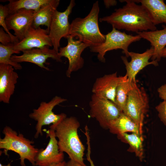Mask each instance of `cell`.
<instances>
[{"mask_svg":"<svg viewBox=\"0 0 166 166\" xmlns=\"http://www.w3.org/2000/svg\"><path fill=\"white\" fill-rule=\"evenodd\" d=\"M119 135L128 142L134 150L136 155L141 160L143 157V139L141 134L133 132L131 134L122 133Z\"/></svg>","mask_w":166,"mask_h":166,"instance_id":"cell-25","label":"cell"},{"mask_svg":"<svg viewBox=\"0 0 166 166\" xmlns=\"http://www.w3.org/2000/svg\"><path fill=\"white\" fill-rule=\"evenodd\" d=\"M119 1L126 4L122 7L115 9L110 15L100 18V22H106L116 29L136 33L156 30V27L142 6L136 4L134 0Z\"/></svg>","mask_w":166,"mask_h":166,"instance_id":"cell-1","label":"cell"},{"mask_svg":"<svg viewBox=\"0 0 166 166\" xmlns=\"http://www.w3.org/2000/svg\"><path fill=\"white\" fill-rule=\"evenodd\" d=\"M49 46H46L40 48H34L22 51L21 55H12L11 60L16 63L27 62L34 64L41 68L46 70L50 69L45 66L46 61L49 58H51L57 62H61V58L53 49H50Z\"/></svg>","mask_w":166,"mask_h":166,"instance_id":"cell-11","label":"cell"},{"mask_svg":"<svg viewBox=\"0 0 166 166\" xmlns=\"http://www.w3.org/2000/svg\"><path fill=\"white\" fill-rule=\"evenodd\" d=\"M161 57L166 58V47L164 48L162 52Z\"/></svg>","mask_w":166,"mask_h":166,"instance_id":"cell-33","label":"cell"},{"mask_svg":"<svg viewBox=\"0 0 166 166\" xmlns=\"http://www.w3.org/2000/svg\"><path fill=\"white\" fill-rule=\"evenodd\" d=\"M51 0H9L7 5L9 14L19 10L25 9L38 11L43 6L49 2Z\"/></svg>","mask_w":166,"mask_h":166,"instance_id":"cell-23","label":"cell"},{"mask_svg":"<svg viewBox=\"0 0 166 166\" xmlns=\"http://www.w3.org/2000/svg\"><path fill=\"white\" fill-rule=\"evenodd\" d=\"M60 2L59 0H51L49 2L42 6L38 11L35 12L32 26L36 28L41 25H45L49 31L53 15Z\"/></svg>","mask_w":166,"mask_h":166,"instance_id":"cell-20","label":"cell"},{"mask_svg":"<svg viewBox=\"0 0 166 166\" xmlns=\"http://www.w3.org/2000/svg\"><path fill=\"white\" fill-rule=\"evenodd\" d=\"M147 12L153 24H166V4L163 0H134Z\"/></svg>","mask_w":166,"mask_h":166,"instance_id":"cell-19","label":"cell"},{"mask_svg":"<svg viewBox=\"0 0 166 166\" xmlns=\"http://www.w3.org/2000/svg\"><path fill=\"white\" fill-rule=\"evenodd\" d=\"M67 39V45L60 48L58 53L61 58L63 57L68 59L69 66L66 74L67 77H70L73 72L77 71L83 67L84 62L81 54L89 46L78 40H74L70 36Z\"/></svg>","mask_w":166,"mask_h":166,"instance_id":"cell-10","label":"cell"},{"mask_svg":"<svg viewBox=\"0 0 166 166\" xmlns=\"http://www.w3.org/2000/svg\"><path fill=\"white\" fill-rule=\"evenodd\" d=\"M66 162L64 161L62 162L53 164L50 166H65Z\"/></svg>","mask_w":166,"mask_h":166,"instance_id":"cell-32","label":"cell"},{"mask_svg":"<svg viewBox=\"0 0 166 166\" xmlns=\"http://www.w3.org/2000/svg\"><path fill=\"white\" fill-rule=\"evenodd\" d=\"M14 69L10 65L0 64V101L5 103H9L18 78Z\"/></svg>","mask_w":166,"mask_h":166,"instance_id":"cell-17","label":"cell"},{"mask_svg":"<svg viewBox=\"0 0 166 166\" xmlns=\"http://www.w3.org/2000/svg\"><path fill=\"white\" fill-rule=\"evenodd\" d=\"M46 137L49 140L46 148L39 149L35 158V166H50L64 161V152H60L54 129L46 132Z\"/></svg>","mask_w":166,"mask_h":166,"instance_id":"cell-12","label":"cell"},{"mask_svg":"<svg viewBox=\"0 0 166 166\" xmlns=\"http://www.w3.org/2000/svg\"><path fill=\"white\" fill-rule=\"evenodd\" d=\"M161 121L166 125V101H163L156 107Z\"/></svg>","mask_w":166,"mask_h":166,"instance_id":"cell-27","label":"cell"},{"mask_svg":"<svg viewBox=\"0 0 166 166\" xmlns=\"http://www.w3.org/2000/svg\"><path fill=\"white\" fill-rule=\"evenodd\" d=\"M89 115L104 129L109 128L110 123L122 112L113 102L93 94L89 103Z\"/></svg>","mask_w":166,"mask_h":166,"instance_id":"cell-8","label":"cell"},{"mask_svg":"<svg viewBox=\"0 0 166 166\" xmlns=\"http://www.w3.org/2000/svg\"><path fill=\"white\" fill-rule=\"evenodd\" d=\"M105 35V39L103 43L97 46L89 47L91 52L98 53L97 59L104 63L105 61V56L106 52L114 49H122L125 56L128 57L129 45L141 38L138 34L135 36L128 34L113 27L110 32Z\"/></svg>","mask_w":166,"mask_h":166,"instance_id":"cell-5","label":"cell"},{"mask_svg":"<svg viewBox=\"0 0 166 166\" xmlns=\"http://www.w3.org/2000/svg\"><path fill=\"white\" fill-rule=\"evenodd\" d=\"M14 45L13 43H10L7 45H3L0 44V64L10 65L15 69L20 70L22 68L21 64L11 60L13 54H18L20 53V51L14 50Z\"/></svg>","mask_w":166,"mask_h":166,"instance_id":"cell-24","label":"cell"},{"mask_svg":"<svg viewBox=\"0 0 166 166\" xmlns=\"http://www.w3.org/2000/svg\"><path fill=\"white\" fill-rule=\"evenodd\" d=\"M136 82H130L127 75L121 76V78L116 91L115 104L123 112L125 106L128 94Z\"/></svg>","mask_w":166,"mask_h":166,"instance_id":"cell-22","label":"cell"},{"mask_svg":"<svg viewBox=\"0 0 166 166\" xmlns=\"http://www.w3.org/2000/svg\"><path fill=\"white\" fill-rule=\"evenodd\" d=\"M66 100L60 97L55 96L48 102H41L38 107L33 109V112L29 114V117L37 122L34 136L35 138H37L40 135H42L43 126L56 124L67 117L64 113L57 114L53 111L55 106Z\"/></svg>","mask_w":166,"mask_h":166,"instance_id":"cell-6","label":"cell"},{"mask_svg":"<svg viewBox=\"0 0 166 166\" xmlns=\"http://www.w3.org/2000/svg\"><path fill=\"white\" fill-rule=\"evenodd\" d=\"M65 166H83L78 163L70 160L67 162H66Z\"/></svg>","mask_w":166,"mask_h":166,"instance_id":"cell-31","label":"cell"},{"mask_svg":"<svg viewBox=\"0 0 166 166\" xmlns=\"http://www.w3.org/2000/svg\"><path fill=\"white\" fill-rule=\"evenodd\" d=\"M109 128L112 133L119 134L127 132L142 134V132L140 126L123 112L117 118L110 123Z\"/></svg>","mask_w":166,"mask_h":166,"instance_id":"cell-21","label":"cell"},{"mask_svg":"<svg viewBox=\"0 0 166 166\" xmlns=\"http://www.w3.org/2000/svg\"><path fill=\"white\" fill-rule=\"evenodd\" d=\"M35 11L33 10L21 9L9 14L6 18V23L8 30H13L14 35L19 41L24 38L27 31L32 26Z\"/></svg>","mask_w":166,"mask_h":166,"instance_id":"cell-14","label":"cell"},{"mask_svg":"<svg viewBox=\"0 0 166 166\" xmlns=\"http://www.w3.org/2000/svg\"><path fill=\"white\" fill-rule=\"evenodd\" d=\"M100 11L98 1L94 2L89 14L84 18H77L70 24L69 35L88 45L89 47L103 43L105 35L100 31L98 25Z\"/></svg>","mask_w":166,"mask_h":166,"instance_id":"cell-3","label":"cell"},{"mask_svg":"<svg viewBox=\"0 0 166 166\" xmlns=\"http://www.w3.org/2000/svg\"><path fill=\"white\" fill-rule=\"evenodd\" d=\"M104 4L106 8H109L112 6L116 5L117 2L114 0H104Z\"/></svg>","mask_w":166,"mask_h":166,"instance_id":"cell-30","label":"cell"},{"mask_svg":"<svg viewBox=\"0 0 166 166\" xmlns=\"http://www.w3.org/2000/svg\"><path fill=\"white\" fill-rule=\"evenodd\" d=\"M75 5V1L71 0L66 9L61 12L56 10L50 24L49 35L53 49L57 53L60 46V41L62 38H67L70 36V24L69 17Z\"/></svg>","mask_w":166,"mask_h":166,"instance_id":"cell-9","label":"cell"},{"mask_svg":"<svg viewBox=\"0 0 166 166\" xmlns=\"http://www.w3.org/2000/svg\"><path fill=\"white\" fill-rule=\"evenodd\" d=\"M153 52L154 49L152 46L142 53L129 52V56L131 58L129 62L126 56L121 57L125 66L126 70L125 75L130 82H136V77L137 74L146 66L150 65L155 66L158 65V62L156 61H149L153 55Z\"/></svg>","mask_w":166,"mask_h":166,"instance_id":"cell-13","label":"cell"},{"mask_svg":"<svg viewBox=\"0 0 166 166\" xmlns=\"http://www.w3.org/2000/svg\"><path fill=\"white\" fill-rule=\"evenodd\" d=\"M80 124L75 117H66L59 122L52 124L50 128L54 130L58 138L60 151L65 152L70 160L83 166H86L83 158L85 147L78 134Z\"/></svg>","mask_w":166,"mask_h":166,"instance_id":"cell-2","label":"cell"},{"mask_svg":"<svg viewBox=\"0 0 166 166\" xmlns=\"http://www.w3.org/2000/svg\"><path fill=\"white\" fill-rule=\"evenodd\" d=\"M47 29L39 27L34 28L31 26L22 40L14 45V49L18 51L40 48L46 46H52L51 41Z\"/></svg>","mask_w":166,"mask_h":166,"instance_id":"cell-15","label":"cell"},{"mask_svg":"<svg viewBox=\"0 0 166 166\" xmlns=\"http://www.w3.org/2000/svg\"><path fill=\"white\" fill-rule=\"evenodd\" d=\"M0 42L3 45H7L10 43L15 44V42L11 36L6 33L3 28H0Z\"/></svg>","mask_w":166,"mask_h":166,"instance_id":"cell-28","label":"cell"},{"mask_svg":"<svg viewBox=\"0 0 166 166\" xmlns=\"http://www.w3.org/2000/svg\"><path fill=\"white\" fill-rule=\"evenodd\" d=\"M9 14V10L7 5L3 6L0 5V25L2 26L6 33L9 34L14 41L15 44L18 42L19 41L15 35H13L8 29L6 23L5 19Z\"/></svg>","mask_w":166,"mask_h":166,"instance_id":"cell-26","label":"cell"},{"mask_svg":"<svg viewBox=\"0 0 166 166\" xmlns=\"http://www.w3.org/2000/svg\"><path fill=\"white\" fill-rule=\"evenodd\" d=\"M148 98L144 88L136 84L129 92L123 112L142 129L144 115L148 108Z\"/></svg>","mask_w":166,"mask_h":166,"instance_id":"cell-7","label":"cell"},{"mask_svg":"<svg viewBox=\"0 0 166 166\" xmlns=\"http://www.w3.org/2000/svg\"><path fill=\"white\" fill-rule=\"evenodd\" d=\"M161 30L144 31L136 33L141 38L145 39L150 43L154 49L152 61H160L161 53L166 45V26H163Z\"/></svg>","mask_w":166,"mask_h":166,"instance_id":"cell-18","label":"cell"},{"mask_svg":"<svg viewBox=\"0 0 166 166\" xmlns=\"http://www.w3.org/2000/svg\"><path fill=\"white\" fill-rule=\"evenodd\" d=\"M159 97L164 101H166V83L161 85L157 90Z\"/></svg>","mask_w":166,"mask_h":166,"instance_id":"cell-29","label":"cell"},{"mask_svg":"<svg viewBox=\"0 0 166 166\" xmlns=\"http://www.w3.org/2000/svg\"><path fill=\"white\" fill-rule=\"evenodd\" d=\"M121 78L117 72L97 78L92 87L93 94L115 104L116 89Z\"/></svg>","mask_w":166,"mask_h":166,"instance_id":"cell-16","label":"cell"},{"mask_svg":"<svg viewBox=\"0 0 166 166\" xmlns=\"http://www.w3.org/2000/svg\"><path fill=\"white\" fill-rule=\"evenodd\" d=\"M2 133L4 136L0 138V148L6 152L12 151L20 156L21 166H26L25 160H28L35 166V158L39 149L32 145L34 142L25 138L23 134L18 133L9 126H6Z\"/></svg>","mask_w":166,"mask_h":166,"instance_id":"cell-4","label":"cell"}]
</instances>
